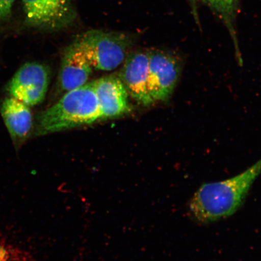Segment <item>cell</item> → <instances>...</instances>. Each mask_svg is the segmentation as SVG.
I'll use <instances>...</instances> for the list:
<instances>
[{
    "mask_svg": "<svg viewBox=\"0 0 261 261\" xmlns=\"http://www.w3.org/2000/svg\"><path fill=\"white\" fill-rule=\"evenodd\" d=\"M28 23L34 27L58 30L76 18L71 0H22Z\"/></svg>",
    "mask_w": 261,
    "mask_h": 261,
    "instance_id": "8992f818",
    "label": "cell"
},
{
    "mask_svg": "<svg viewBox=\"0 0 261 261\" xmlns=\"http://www.w3.org/2000/svg\"><path fill=\"white\" fill-rule=\"evenodd\" d=\"M50 73L45 65L24 64L16 71L8 86L10 96L29 107L40 104L47 93Z\"/></svg>",
    "mask_w": 261,
    "mask_h": 261,
    "instance_id": "5b68a950",
    "label": "cell"
},
{
    "mask_svg": "<svg viewBox=\"0 0 261 261\" xmlns=\"http://www.w3.org/2000/svg\"><path fill=\"white\" fill-rule=\"evenodd\" d=\"M149 51L139 50L127 55L119 77L129 95L143 106L154 104L148 89Z\"/></svg>",
    "mask_w": 261,
    "mask_h": 261,
    "instance_id": "52a82bcc",
    "label": "cell"
},
{
    "mask_svg": "<svg viewBox=\"0 0 261 261\" xmlns=\"http://www.w3.org/2000/svg\"><path fill=\"white\" fill-rule=\"evenodd\" d=\"M260 173L261 159L233 177L202 185L189 202L191 217L205 224L231 216L243 205Z\"/></svg>",
    "mask_w": 261,
    "mask_h": 261,
    "instance_id": "6da1fadb",
    "label": "cell"
},
{
    "mask_svg": "<svg viewBox=\"0 0 261 261\" xmlns=\"http://www.w3.org/2000/svg\"><path fill=\"white\" fill-rule=\"evenodd\" d=\"M101 120L117 118L130 112L129 94L119 76L110 74L93 81Z\"/></svg>",
    "mask_w": 261,
    "mask_h": 261,
    "instance_id": "ba28073f",
    "label": "cell"
},
{
    "mask_svg": "<svg viewBox=\"0 0 261 261\" xmlns=\"http://www.w3.org/2000/svg\"><path fill=\"white\" fill-rule=\"evenodd\" d=\"M200 1V0H199ZM215 14L219 16L221 20L226 25L228 31L232 35V38L238 48L234 22L236 21L239 0H201Z\"/></svg>",
    "mask_w": 261,
    "mask_h": 261,
    "instance_id": "8fae6325",
    "label": "cell"
},
{
    "mask_svg": "<svg viewBox=\"0 0 261 261\" xmlns=\"http://www.w3.org/2000/svg\"><path fill=\"white\" fill-rule=\"evenodd\" d=\"M181 71V61L174 54L161 50L149 51L148 89L154 103L169 99Z\"/></svg>",
    "mask_w": 261,
    "mask_h": 261,
    "instance_id": "277c9868",
    "label": "cell"
},
{
    "mask_svg": "<svg viewBox=\"0 0 261 261\" xmlns=\"http://www.w3.org/2000/svg\"><path fill=\"white\" fill-rule=\"evenodd\" d=\"M190 4L192 5V9L194 10L195 15H197V3L199 2V0H188Z\"/></svg>",
    "mask_w": 261,
    "mask_h": 261,
    "instance_id": "4fadbf2b",
    "label": "cell"
},
{
    "mask_svg": "<svg viewBox=\"0 0 261 261\" xmlns=\"http://www.w3.org/2000/svg\"><path fill=\"white\" fill-rule=\"evenodd\" d=\"M15 0H0V19L9 15Z\"/></svg>",
    "mask_w": 261,
    "mask_h": 261,
    "instance_id": "7c38bea8",
    "label": "cell"
},
{
    "mask_svg": "<svg viewBox=\"0 0 261 261\" xmlns=\"http://www.w3.org/2000/svg\"><path fill=\"white\" fill-rule=\"evenodd\" d=\"M1 114L10 136L16 142L28 138L32 128V114L29 107L10 97L3 101Z\"/></svg>",
    "mask_w": 261,
    "mask_h": 261,
    "instance_id": "30bf717a",
    "label": "cell"
},
{
    "mask_svg": "<svg viewBox=\"0 0 261 261\" xmlns=\"http://www.w3.org/2000/svg\"><path fill=\"white\" fill-rule=\"evenodd\" d=\"M92 65L73 41L65 49L58 76V87L63 92L87 83L93 71Z\"/></svg>",
    "mask_w": 261,
    "mask_h": 261,
    "instance_id": "9c48e42d",
    "label": "cell"
},
{
    "mask_svg": "<svg viewBox=\"0 0 261 261\" xmlns=\"http://www.w3.org/2000/svg\"><path fill=\"white\" fill-rule=\"evenodd\" d=\"M101 120L93 81L67 91L58 102L44 111L38 120V135L90 125Z\"/></svg>",
    "mask_w": 261,
    "mask_h": 261,
    "instance_id": "7a4b0ae2",
    "label": "cell"
},
{
    "mask_svg": "<svg viewBox=\"0 0 261 261\" xmlns=\"http://www.w3.org/2000/svg\"><path fill=\"white\" fill-rule=\"evenodd\" d=\"M73 42L89 61L94 70L112 71L128 55L130 41L125 35L100 30L83 33Z\"/></svg>",
    "mask_w": 261,
    "mask_h": 261,
    "instance_id": "3957f363",
    "label": "cell"
}]
</instances>
